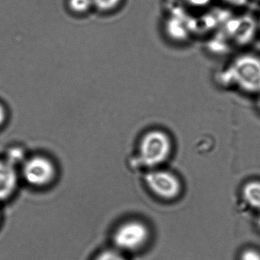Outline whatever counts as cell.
Masks as SVG:
<instances>
[{
  "label": "cell",
  "instance_id": "1",
  "mask_svg": "<svg viewBox=\"0 0 260 260\" xmlns=\"http://www.w3.org/2000/svg\"><path fill=\"white\" fill-rule=\"evenodd\" d=\"M223 84L235 86L249 94L260 92V58L253 54H243L233 60L220 75Z\"/></svg>",
  "mask_w": 260,
  "mask_h": 260
},
{
  "label": "cell",
  "instance_id": "2",
  "mask_svg": "<svg viewBox=\"0 0 260 260\" xmlns=\"http://www.w3.org/2000/svg\"><path fill=\"white\" fill-rule=\"evenodd\" d=\"M170 137L161 131H151L146 134L140 148L141 161L147 167L159 165L166 160L171 152Z\"/></svg>",
  "mask_w": 260,
  "mask_h": 260
},
{
  "label": "cell",
  "instance_id": "3",
  "mask_svg": "<svg viewBox=\"0 0 260 260\" xmlns=\"http://www.w3.org/2000/svg\"><path fill=\"white\" fill-rule=\"evenodd\" d=\"M147 228L139 222L122 225L115 234V244L122 249L133 250L144 244L148 238Z\"/></svg>",
  "mask_w": 260,
  "mask_h": 260
},
{
  "label": "cell",
  "instance_id": "4",
  "mask_svg": "<svg viewBox=\"0 0 260 260\" xmlns=\"http://www.w3.org/2000/svg\"><path fill=\"white\" fill-rule=\"evenodd\" d=\"M145 179L150 189L162 199H174L180 192L179 179L168 172H151L146 176Z\"/></svg>",
  "mask_w": 260,
  "mask_h": 260
},
{
  "label": "cell",
  "instance_id": "5",
  "mask_svg": "<svg viewBox=\"0 0 260 260\" xmlns=\"http://www.w3.org/2000/svg\"><path fill=\"white\" fill-rule=\"evenodd\" d=\"M256 28L255 19L245 15L230 19L225 28L230 39L238 45H245L252 42L255 37Z\"/></svg>",
  "mask_w": 260,
  "mask_h": 260
},
{
  "label": "cell",
  "instance_id": "6",
  "mask_svg": "<svg viewBox=\"0 0 260 260\" xmlns=\"http://www.w3.org/2000/svg\"><path fill=\"white\" fill-rule=\"evenodd\" d=\"M23 173L28 183L44 185L51 182L54 177V168L48 159L37 156L25 162Z\"/></svg>",
  "mask_w": 260,
  "mask_h": 260
},
{
  "label": "cell",
  "instance_id": "7",
  "mask_svg": "<svg viewBox=\"0 0 260 260\" xmlns=\"http://www.w3.org/2000/svg\"><path fill=\"white\" fill-rule=\"evenodd\" d=\"M17 176L8 162H0V200L7 199L16 189Z\"/></svg>",
  "mask_w": 260,
  "mask_h": 260
},
{
  "label": "cell",
  "instance_id": "8",
  "mask_svg": "<svg viewBox=\"0 0 260 260\" xmlns=\"http://www.w3.org/2000/svg\"><path fill=\"white\" fill-rule=\"evenodd\" d=\"M243 196L249 206L260 211V182H249L243 188Z\"/></svg>",
  "mask_w": 260,
  "mask_h": 260
},
{
  "label": "cell",
  "instance_id": "9",
  "mask_svg": "<svg viewBox=\"0 0 260 260\" xmlns=\"http://www.w3.org/2000/svg\"><path fill=\"white\" fill-rule=\"evenodd\" d=\"M93 4L92 0H70V7L73 11L84 13Z\"/></svg>",
  "mask_w": 260,
  "mask_h": 260
},
{
  "label": "cell",
  "instance_id": "10",
  "mask_svg": "<svg viewBox=\"0 0 260 260\" xmlns=\"http://www.w3.org/2000/svg\"><path fill=\"white\" fill-rule=\"evenodd\" d=\"M92 2L99 10L106 11L115 8L120 2V0H92Z\"/></svg>",
  "mask_w": 260,
  "mask_h": 260
},
{
  "label": "cell",
  "instance_id": "11",
  "mask_svg": "<svg viewBox=\"0 0 260 260\" xmlns=\"http://www.w3.org/2000/svg\"><path fill=\"white\" fill-rule=\"evenodd\" d=\"M240 260H260V252L255 249H246L242 253Z\"/></svg>",
  "mask_w": 260,
  "mask_h": 260
},
{
  "label": "cell",
  "instance_id": "12",
  "mask_svg": "<svg viewBox=\"0 0 260 260\" xmlns=\"http://www.w3.org/2000/svg\"><path fill=\"white\" fill-rule=\"evenodd\" d=\"M95 260H124V258L113 251H106L103 252Z\"/></svg>",
  "mask_w": 260,
  "mask_h": 260
},
{
  "label": "cell",
  "instance_id": "13",
  "mask_svg": "<svg viewBox=\"0 0 260 260\" xmlns=\"http://www.w3.org/2000/svg\"><path fill=\"white\" fill-rule=\"evenodd\" d=\"M22 152L20 151L19 150H15L12 152L11 156H10V161H9L8 162H10L12 165V162H17L19 159H22Z\"/></svg>",
  "mask_w": 260,
  "mask_h": 260
},
{
  "label": "cell",
  "instance_id": "14",
  "mask_svg": "<svg viewBox=\"0 0 260 260\" xmlns=\"http://www.w3.org/2000/svg\"><path fill=\"white\" fill-rule=\"evenodd\" d=\"M223 2L232 7H241L247 4V0H223Z\"/></svg>",
  "mask_w": 260,
  "mask_h": 260
},
{
  "label": "cell",
  "instance_id": "15",
  "mask_svg": "<svg viewBox=\"0 0 260 260\" xmlns=\"http://www.w3.org/2000/svg\"><path fill=\"white\" fill-rule=\"evenodd\" d=\"M187 2L190 5L194 6V7H204L211 2V0H187Z\"/></svg>",
  "mask_w": 260,
  "mask_h": 260
},
{
  "label": "cell",
  "instance_id": "16",
  "mask_svg": "<svg viewBox=\"0 0 260 260\" xmlns=\"http://www.w3.org/2000/svg\"><path fill=\"white\" fill-rule=\"evenodd\" d=\"M6 119V111L4 108L0 105V126L4 124Z\"/></svg>",
  "mask_w": 260,
  "mask_h": 260
},
{
  "label": "cell",
  "instance_id": "17",
  "mask_svg": "<svg viewBox=\"0 0 260 260\" xmlns=\"http://www.w3.org/2000/svg\"><path fill=\"white\" fill-rule=\"evenodd\" d=\"M258 102H257V105H258V109H260V92L258 94Z\"/></svg>",
  "mask_w": 260,
  "mask_h": 260
},
{
  "label": "cell",
  "instance_id": "18",
  "mask_svg": "<svg viewBox=\"0 0 260 260\" xmlns=\"http://www.w3.org/2000/svg\"><path fill=\"white\" fill-rule=\"evenodd\" d=\"M257 225H258V228L260 230V217H258V221H257Z\"/></svg>",
  "mask_w": 260,
  "mask_h": 260
},
{
  "label": "cell",
  "instance_id": "19",
  "mask_svg": "<svg viewBox=\"0 0 260 260\" xmlns=\"http://www.w3.org/2000/svg\"><path fill=\"white\" fill-rule=\"evenodd\" d=\"M259 28H260V20H259Z\"/></svg>",
  "mask_w": 260,
  "mask_h": 260
}]
</instances>
